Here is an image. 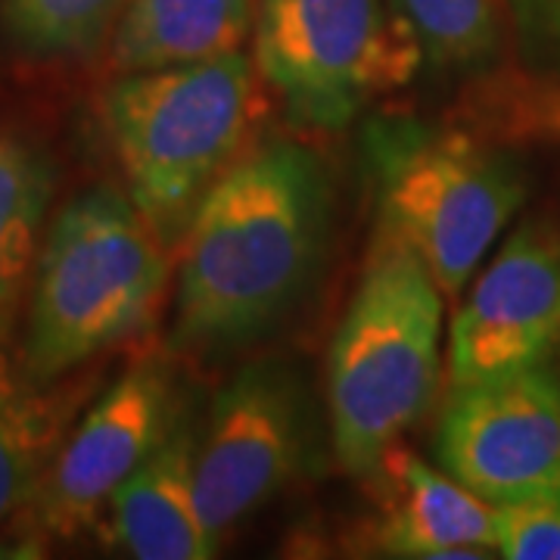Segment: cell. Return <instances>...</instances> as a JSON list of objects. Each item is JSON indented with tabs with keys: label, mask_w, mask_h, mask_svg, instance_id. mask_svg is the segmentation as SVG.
Here are the masks:
<instances>
[{
	"label": "cell",
	"mask_w": 560,
	"mask_h": 560,
	"mask_svg": "<svg viewBox=\"0 0 560 560\" xmlns=\"http://www.w3.org/2000/svg\"><path fill=\"white\" fill-rule=\"evenodd\" d=\"M361 156L377 231L420 256L445 300L460 296L529 190L508 153L415 116H374Z\"/></svg>",
	"instance_id": "cell-4"
},
{
	"label": "cell",
	"mask_w": 560,
	"mask_h": 560,
	"mask_svg": "<svg viewBox=\"0 0 560 560\" xmlns=\"http://www.w3.org/2000/svg\"><path fill=\"white\" fill-rule=\"evenodd\" d=\"M312 408L302 377L283 361L241 368L215 393L197 433L194 495L219 541L296 477L308 452Z\"/></svg>",
	"instance_id": "cell-7"
},
{
	"label": "cell",
	"mask_w": 560,
	"mask_h": 560,
	"mask_svg": "<svg viewBox=\"0 0 560 560\" xmlns=\"http://www.w3.org/2000/svg\"><path fill=\"white\" fill-rule=\"evenodd\" d=\"M504 0H396L418 40L420 57L436 72H480L501 50Z\"/></svg>",
	"instance_id": "cell-16"
},
{
	"label": "cell",
	"mask_w": 560,
	"mask_h": 560,
	"mask_svg": "<svg viewBox=\"0 0 560 560\" xmlns=\"http://www.w3.org/2000/svg\"><path fill=\"white\" fill-rule=\"evenodd\" d=\"M256 0H128L113 32V69L150 72L241 54Z\"/></svg>",
	"instance_id": "cell-13"
},
{
	"label": "cell",
	"mask_w": 560,
	"mask_h": 560,
	"mask_svg": "<svg viewBox=\"0 0 560 560\" xmlns=\"http://www.w3.org/2000/svg\"><path fill=\"white\" fill-rule=\"evenodd\" d=\"M499 555L508 560H560V486L495 504Z\"/></svg>",
	"instance_id": "cell-18"
},
{
	"label": "cell",
	"mask_w": 560,
	"mask_h": 560,
	"mask_svg": "<svg viewBox=\"0 0 560 560\" xmlns=\"http://www.w3.org/2000/svg\"><path fill=\"white\" fill-rule=\"evenodd\" d=\"M75 393L32 381L10 330L0 327V526L35 508L47 467L66 440Z\"/></svg>",
	"instance_id": "cell-14"
},
{
	"label": "cell",
	"mask_w": 560,
	"mask_h": 560,
	"mask_svg": "<svg viewBox=\"0 0 560 560\" xmlns=\"http://www.w3.org/2000/svg\"><path fill=\"white\" fill-rule=\"evenodd\" d=\"M381 517L374 545L386 558L445 560L499 555L495 504L427 460L393 448L374 470Z\"/></svg>",
	"instance_id": "cell-11"
},
{
	"label": "cell",
	"mask_w": 560,
	"mask_h": 560,
	"mask_svg": "<svg viewBox=\"0 0 560 560\" xmlns=\"http://www.w3.org/2000/svg\"><path fill=\"white\" fill-rule=\"evenodd\" d=\"M330 219V172L308 147L271 140L234 162L180 237L172 346L215 359L268 337L318 278Z\"/></svg>",
	"instance_id": "cell-1"
},
{
	"label": "cell",
	"mask_w": 560,
	"mask_h": 560,
	"mask_svg": "<svg viewBox=\"0 0 560 560\" xmlns=\"http://www.w3.org/2000/svg\"><path fill=\"white\" fill-rule=\"evenodd\" d=\"M128 0H0L3 35L32 60H69L97 50Z\"/></svg>",
	"instance_id": "cell-17"
},
{
	"label": "cell",
	"mask_w": 560,
	"mask_h": 560,
	"mask_svg": "<svg viewBox=\"0 0 560 560\" xmlns=\"http://www.w3.org/2000/svg\"><path fill=\"white\" fill-rule=\"evenodd\" d=\"M57 194V165L38 140L0 128V327L13 330Z\"/></svg>",
	"instance_id": "cell-15"
},
{
	"label": "cell",
	"mask_w": 560,
	"mask_h": 560,
	"mask_svg": "<svg viewBox=\"0 0 560 560\" xmlns=\"http://www.w3.org/2000/svg\"><path fill=\"white\" fill-rule=\"evenodd\" d=\"M442 300L405 243L377 231L327 355L330 436L342 470L374 477L440 386Z\"/></svg>",
	"instance_id": "cell-3"
},
{
	"label": "cell",
	"mask_w": 560,
	"mask_h": 560,
	"mask_svg": "<svg viewBox=\"0 0 560 560\" xmlns=\"http://www.w3.org/2000/svg\"><path fill=\"white\" fill-rule=\"evenodd\" d=\"M256 69L300 128L342 131L420 66L396 0H256Z\"/></svg>",
	"instance_id": "cell-6"
},
{
	"label": "cell",
	"mask_w": 560,
	"mask_h": 560,
	"mask_svg": "<svg viewBox=\"0 0 560 560\" xmlns=\"http://www.w3.org/2000/svg\"><path fill=\"white\" fill-rule=\"evenodd\" d=\"M523 60L533 69L560 75V0H504Z\"/></svg>",
	"instance_id": "cell-19"
},
{
	"label": "cell",
	"mask_w": 560,
	"mask_h": 560,
	"mask_svg": "<svg viewBox=\"0 0 560 560\" xmlns=\"http://www.w3.org/2000/svg\"><path fill=\"white\" fill-rule=\"evenodd\" d=\"M560 346V228L526 221L489 261L448 330L452 386L545 364Z\"/></svg>",
	"instance_id": "cell-10"
},
{
	"label": "cell",
	"mask_w": 560,
	"mask_h": 560,
	"mask_svg": "<svg viewBox=\"0 0 560 560\" xmlns=\"http://www.w3.org/2000/svg\"><path fill=\"white\" fill-rule=\"evenodd\" d=\"M168 243L119 187H91L47 224L28 280L20 355L32 381L62 383L131 340L160 308Z\"/></svg>",
	"instance_id": "cell-2"
},
{
	"label": "cell",
	"mask_w": 560,
	"mask_h": 560,
	"mask_svg": "<svg viewBox=\"0 0 560 560\" xmlns=\"http://www.w3.org/2000/svg\"><path fill=\"white\" fill-rule=\"evenodd\" d=\"M253 106L256 66L243 54L125 72L106 91L103 119L128 194L168 246L237 162Z\"/></svg>",
	"instance_id": "cell-5"
},
{
	"label": "cell",
	"mask_w": 560,
	"mask_h": 560,
	"mask_svg": "<svg viewBox=\"0 0 560 560\" xmlns=\"http://www.w3.org/2000/svg\"><path fill=\"white\" fill-rule=\"evenodd\" d=\"M180 411L172 371L162 361L131 364L57 448L35 499L40 526L62 539L91 529L113 495L160 448Z\"/></svg>",
	"instance_id": "cell-9"
},
{
	"label": "cell",
	"mask_w": 560,
	"mask_h": 560,
	"mask_svg": "<svg viewBox=\"0 0 560 560\" xmlns=\"http://www.w3.org/2000/svg\"><path fill=\"white\" fill-rule=\"evenodd\" d=\"M433 452L448 477L492 504L558 489L560 377L533 364L452 386Z\"/></svg>",
	"instance_id": "cell-8"
},
{
	"label": "cell",
	"mask_w": 560,
	"mask_h": 560,
	"mask_svg": "<svg viewBox=\"0 0 560 560\" xmlns=\"http://www.w3.org/2000/svg\"><path fill=\"white\" fill-rule=\"evenodd\" d=\"M200 427L180 411L162 445L106 508L113 541L138 560H206L219 541L206 533L194 495Z\"/></svg>",
	"instance_id": "cell-12"
}]
</instances>
